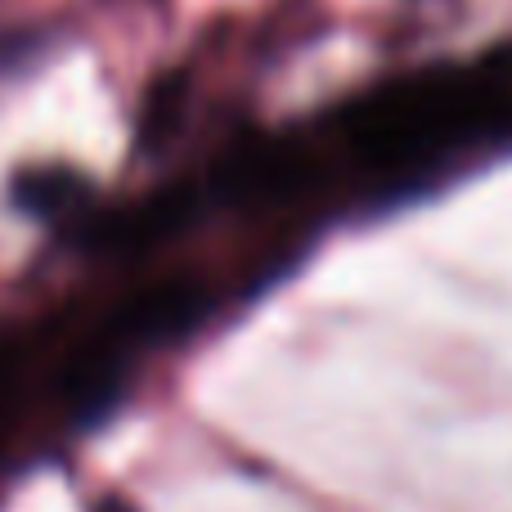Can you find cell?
I'll return each instance as SVG.
<instances>
[{
  "label": "cell",
  "instance_id": "277c9868",
  "mask_svg": "<svg viewBox=\"0 0 512 512\" xmlns=\"http://www.w3.org/2000/svg\"><path fill=\"white\" fill-rule=\"evenodd\" d=\"M185 90H189L185 77H162L158 86L149 90V99H144V117H140V144L144 149L167 144V135L176 131L180 113H185Z\"/></svg>",
  "mask_w": 512,
  "mask_h": 512
},
{
  "label": "cell",
  "instance_id": "3957f363",
  "mask_svg": "<svg viewBox=\"0 0 512 512\" xmlns=\"http://www.w3.org/2000/svg\"><path fill=\"white\" fill-rule=\"evenodd\" d=\"M86 198V180L77 171H27L14 185V203L27 216H63Z\"/></svg>",
  "mask_w": 512,
  "mask_h": 512
},
{
  "label": "cell",
  "instance_id": "5b68a950",
  "mask_svg": "<svg viewBox=\"0 0 512 512\" xmlns=\"http://www.w3.org/2000/svg\"><path fill=\"white\" fill-rule=\"evenodd\" d=\"M95 512H135V508L126 504V499H104V504H99Z\"/></svg>",
  "mask_w": 512,
  "mask_h": 512
},
{
  "label": "cell",
  "instance_id": "7a4b0ae2",
  "mask_svg": "<svg viewBox=\"0 0 512 512\" xmlns=\"http://www.w3.org/2000/svg\"><path fill=\"white\" fill-rule=\"evenodd\" d=\"M194 315H198V292L185 288V283H167V288H153L144 297H135L122 310L117 328L126 337H171L194 324Z\"/></svg>",
  "mask_w": 512,
  "mask_h": 512
},
{
  "label": "cell",
  "instance_id": "6da1fadb",
  "mask_svg": "<svg viewBox=\"0 0 512 512\" xmlns=\"http://www.w3.org/2000/svg\"><path fill=\"white\" fill-rule=\"evenodd\" d=\"M512 113L490 95L463 86H418L405 99H382L355 126V144L373 162H405L427 149H441L445 140L459 144L463 135L499 131Z\"/></svg>",
  "mask_w": 512,
  "mask_h": 512
}]
</instances>
